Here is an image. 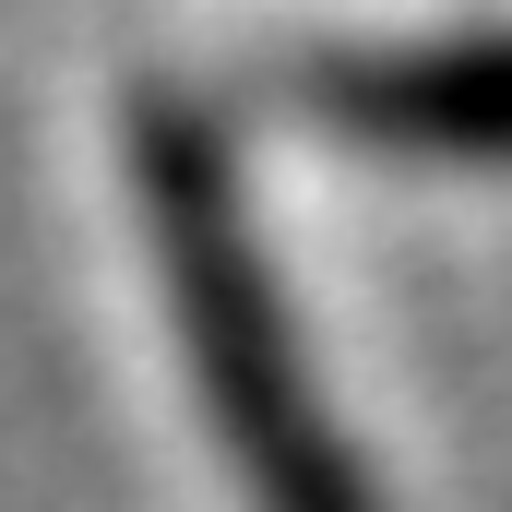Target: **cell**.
I'll list each match as a JSON object with an SVG mask.
<instances>
[{
    "label": "cell",
    "mask_w": 512,
    "mask_h": 512,
    "mask_svg": "<svg viewBox=\"0 0 512 512\" xmlns=\"http://www.w3.org/2000/svg\"><path fill=\"white\" fill-rule=\"evenodd\" d=\"M131 215H143V251L167 286V322H179V370L203 393V429H215L239 501L251 512H393L358 465V441H346V417L310 382L286 274L262 262V227L239 203V155H227L215 108H191V96L131 108Z\"/></svg>",
    "instance_id": "6da1fadb"
},
{
    "label": "cell",
    "mask_w": 512,
    "mask_h": 512,
    "mask_svg": "<svg viewBox=\"0 0 512 512\" xmlns=\"http://www.w3.org/2000/svg\"><path fill=\"white\" fill-rule=\"evenodd\" d=\"M298 108L382 155L512 167V24H429V36H322L274 72Z\"/></svg>",
    "instance_id": "7a4b0ae2"
}]
</instances>
